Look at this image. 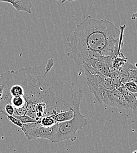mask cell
Returning <instances> with one entry per match:
<instances>
[{
  "label": "cell",
  "instance_id": "4",
  "mask_svg": "<svg viewBox=\"0 0 137 153\" xmlns=\"http://www.w3.org/2000/svg\"><path fill=\"white\" fill-rule=\"evenodd\" d=\"M58 124L51 127H44L39 121L37 123L23 124L21 130L28 140L44 138L51 141L56 133Z\"/></svg>",
  "mask_w": 137,
  "mask_h": 153
},
{
  "label": "cell",
  "instance_id": "5",
  "mask_svg": "<svg viewBox=\"0 0 137 153\" xmlns=\"http://www.w3.org/2000/svg\"><path fill=\"white\" fill-rule=\"evenodd\" d=\"M103 103L113 107L129 110L125 97L117 88L108 91Z\"/></svg>",
  "mask_w": 137,
  "mask_h": 153
},
{
  "label": "cell",
  "instance_id": "1",
  "mask_svg": "<svg viewBox=\"0 0 137 153\" xmlns=\"http://www.w3.org/2000/svg\"><path fill=\"white\" fill-rule=\"evenodd\" d=\"M53 58H45L39 66L23 67L0 74L4 87L0 111L7 104L14 115H26L39 121L43 117L69 110L73 104L74 83L63 84L53 70Z\"/></svg>",
  "mask_w": 137,
  "mask_h": 153
},
{
  "label": "cell",
  "instance_id": "23",
  "mask_svg": "<svg viewBox=\"0 0 137 153\" xmlns=\"http://www.w3.org/2000/svg\"><path fill=\"white\" fill-rule=\"evenodd\" d=\"M132 153H137V150H135L134 152H133Z\"/></svg>",
  "mask_w": 137,
  "mask_h": 153
},
{
  "label": "cell",
  "instance_id": "10",
  "mask_svg": "<svg viewBox=\"0 0 137 153\" xmlns=\"http://www.w3.org/2000/svg\"><path fill=\"white\" fill-rule=\"evenodd\" d=\"M117 89L125 97V99L128 104V109L133 110L134 113L137 114V99L136 97L127 89L124 84Z\"/></svg>",
  "mask_w": 137,
  "mask_h": 153
},
{
  "label": "cell",
  "instance_id": "22",
  "mask_svg": "<svg viewBox=\"0 0 137 153\" xmlns=\"http://www.w3.org/2000/svg\"><path fill=\"white\" fill-rule=\"evenodd\" d=\"M75 0H62L61 1V4H63V3H64L66 1H69V2H71V1H73Z\"/></svg>",
  "mask_w": 137,
  "mask_h": 153
},
{
  "label": "cell",
  "instance_id": "16",
  "mask_svg": "<svg viewBox=\"0 0 137 153\" xmlns=\"http://www.w3.org/2000/svg\"><path fill=\"white\" fill-rule=\"evenodd\" d=\"M129 71H130V76L128 78V81H132L134 82L137 85V68L135 67L134 65L131 64L130 67ZM134 94L136 97L137 99V93Z\"/></svg>",
  "mask_w": 137,
  "mask_h": 153
},
{
  "label": "cell",
  "instance_id": "11",
  "mask_svg": "<svg viewBox=\"0 0 137 153\" xmlns=\"http://www.w3.org/2000/svg\"><path fill=\"white\" fill-rule=\"evenodd\" d=\"M131 63L129 62H127L122 67L117 70L118 76L120 78V79L122 84H125L128 81V78L130 76V67L131 65Z\"/></svg>",
  "mask_w": 137,
  "mask_h": 153
},
{
  "label": "cell",
  "instance_id": "8",
  "mask_svg": "<svg viewBox=\"0 0 137 153\" xmlns=\"http://www.w3.org/2000/svg\"><path fill=\"white\" fill-rule=\"evenodd\" d=\"M86 82L90 92L95 97L96 100L100 104H103L104 100L108 90L92 79H87Z\"/></svg>",
  "mask_w": 137,
  "mask_h": 153
},
{
  "label": "cell",
  "instance_id": "3",
  "mask_svg": "<svg viewBox=\"0 0 137 153\" xmlns=\"http://www.w3.org/2000/svg\"><path fill=\"white\" fill-rule=\"evenodd\" d=\"M83 93L81 90H78L73 94V104L72 108L74 112L72 119L58 124L56 133L53 140L52 143H58L64 140H69L75 141L77 139L76 132L87 125V118L81 114L80 111V105Z\"/></svg>",
  "mask_w": 137,
  "mask_h": 153
},
{
  "label": "cell",
  "instance_id": "13",
  "mask_svg": "<svg viewBox=\"0 0 137 153\" xmlns=\"http://www.w3.org/2000/svg\"><path fill=\"white\" fill-rule=\"evenodd\" d=\"M56 118L57 123H62L69 121L73 118L74 116V112L73 109L71 108L69 110L62 111L56 114Z\"/></svg>",
  "mask_w": 137,
  "mask_h": 153
},
{
  "label": "cell",
  "instance_id": "9",
  "mask_svg": "<svg viewBox=\"0 0 137 153\" xmlns=\"http://www.w3.org/2000/svg\"><path fill=\"white\" fill-rule=\"evenodd\" d=\"M1 2L11 4L17 12L23 11L31 14L32 4L31 0H0Z\"/></svg>",
  "mask_w": 137,
  "mask_h": 153
},
{
  "label": "cell",
  "instance_id": "6",
  "mask_svg": "<svg viewBox=\"0 0 137 153\" xmlns=\"http://www.w3.org/2000/svg\"><path fill=\"white\" fill-rule=\"evenodd\" d=\"M114 56H101L93 58L86 64L92 65L96 68L100 73L105 76H108L111 70L113 68Z\"/></svg>",
  "mask_w": 137,
  "mask_h": 153
},
{
  "label": "cell",
  "instance_id": "14",
  "mask_svg": "<svg viewBox=\"0 0 137 153\" xmlns=\"http://www.w3.org/2000/svg\"><path fill=\"white\" fill-rule=\"evenodd\" d=\"M56 114H52L43 117L40 119V124L44 127H51L58 124Z\"/></svg>",
  "mask_w": 137,
  "mask_h": 153
},
{
  "label": "cell",
  "instance_id": "17",
  "mask_svg": "<svg viewBox=\"0 0 137 153\" xmlns=\"http://www.w3.org/2000/svg\"><path fill=\"white\" fill-rule=\"evenodd\" d=\"M14 117H16L18 120H20L22 124H27V123H37L38 122V121L31 118L30 117L26 115H13Z\"/></svg>",
  "mask_w": 137,
  "mask_h": 153
},
{
  "label": "cell",
  "instance_id": "24",
  "mask_svg": "<svg viewBox=\"0 0 137 153\" xmlns=\"http://www.w3.org/2000/svg\"><path fill=\"white\" fill-rule=\"evenodd\" d=\"M135 65V67H136V68H137V62L136 64H135V65Z\"/></svg>",
  "mask_w": 137,
  "mask_h": 153
},
{
  "label": "cell",
  "instance_id": "20",
  "mask_svg": "<svg viewBox=\"0 0 137 153\" xmlns=\"http://www.w3.org/2000/svg\"><path fill=\"white\" fill-rule=\"evenodd\" d=\"M3 88H4V87L2 85H1L0 84V100L2 96V93H3Z\"/></svg>",
  "mask_w": 137,
  "mask_h": 153
},
{
  "label": "cell",
  "instance_id": "15",
  "mask_svg": "<svg viewBox=\"0 0 137 153\" xmlns=\"http://www.w3.org/2000/svg\"><path fill=\"white\" fill-rule=\"evenodd\" d=\"M108 77L111 79V81L114 83V84L116 87V88H118V87H119L120 86H121L123 84L120 79L119 76H118L117 70H116V69L112 68Z\"/></svg>",
  "mask_w": 137,
  "mask_h": 153
},
{
  "label": "cell",
  "instance_id": "25",
  "mask_svg": "<svg viewBox=\"0 0 137 153\" xmlns=\"http://www.w3.org/2000/svg\"><path fill=\"white\" fill-rule=\"evenodd\" d=\"M75 1H78V0H75Z\"/></svg>",
  "mask_w": 137,
  "mask_h": 153
},
{
  "label": "cell",
  "instance_id": "21",
  "mask_svg": "<svg viewBox=\"0 0 137 153\" xmlns=\"http://www.w3.org/2000/svg\"><path fill=\"white\" fill-rule=\"evenodd\" d=\"M137 19V12L135 13H134V14L132 15L131 19H132V20H134V19Z\"/></svg>",
  "mask_w": 137,
  "mask_h": 153
},
{
  "label": "cell",
  "instance_id": "2",
  "mask_svg": "<svg viewBox=\"0 0 137 153\" xmlns=\"http://www.w3.org/2000/svg\"><path fill=\"white\" fill-rule=\"evenodd\" d=\"M120 33L113 22L87 16L76 25L73 34L66 39L70 48L67 56L81 66L93 58L114 56L119 52Z\"/></svg>",
  "mask_w": 137,
  "mask_h": 153
},
{
  "label": "cell",
  "instance_id": "26",
  "mask_svg": "<svg viewBox=\"0 0 137 153\" xmlns=\"http://www.w3.org/2000/svg\"><path fill=\"white\" fill-rule=\"evenodd\" d=\"M57 1H59V0H57Z\"/></svg>",
  "mask_w": 137,
  "mask_h": 153
},
{
  "label": "cell",
  "instance_id": "18",
  "mask_svg": "<svg viewBox=\"0 0 137 153\" xmlns=\"http://www.w3.org/2000/svg\"><path fill=\"white\" fill-rule=\"evenodd\" d=\"M127 89L133 94H137V85L132 81H127L125 84H124Z\"/></svg>",
  "mask_w": 137,
  "mask_h": 153
},
{
  "label": "cell",
  "instance_id": "7",
  "mask_svg": "<svg viewBox=\"0 0 137 153\" xmlns=\"http://www.w3.org/2000/svg\"><path fill=\"white\" fill-rule=\"evenodd\" d=\"M84 73L87 79H92L97 82L108 90H113L116 88V87L111 79L108 76H105L100 72L92 74L88 71L84 70Z\"/></svg>",
  "mask_w": 137,
  "mask_h": 153
},
{
  "label": "cell",
  "instance_id": "12",
  "mask_svg": "<svg viewBox=\"0 0 137 153\" xmlns=\"http://www.w3.org/2000/svg\"><path fill=\"white\" fill-rule=\"evenodd\" d=\"M127 58L124 57L122 53L120 51L117 52L114 56L113 68L116 70H118L127 62Z\"/></svg>",
  "mask_w": 137,
  "mask_h": 153
},
{
  "label": "cell",
  "instance_id": "19",
  "mask_svg": "<svg viewBox=\"0 0 137 153\" xmlns=\"http://www.w3.org/2000/svg\"><path fill=\"white\" fill-rule=\"evenodd\" d=\"M7 117H8V119L12 124H14V125L18 126V127H20L21 128L22 127L23 124L21 122V121H20V120H18V119L16 117H14L13 115H8V116H7Z\"/></svg>",
  "mask_w": 137,
  "mask_h": 153
}]
</instances>
